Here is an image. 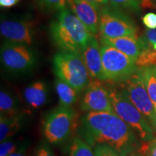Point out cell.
Instances as JSON below:
<instances>
[{
	"instance_id": "15",
	"label": "cell",
	"mask_w": 156,
	"mask_h": 156,
	"mask_svg": "<svg viewBox=\"0 0 156 156\" xmlns=\"http://www.w3.org/2000/svg\"><path fill=\"white\" fill-rule=\"evenodd\" d=\"M49 90L44 80H36L30 83L23 90V97L30 108L37 109L44 106L48 101Z\"/></svg>"
},
{
	"instance_id": "9",
	"label": "cell",
	"mask_w": 156,
	"mask_h": 156,
	"mask_svg": "<svg viewBox=\"0 0 156 156\" xmlns=\"http://www.w3.org/2000/svg\"><path fill=\"white\" fill-rule=\"evenodd\" d=\"M120 87L145 117L153 131L156 132V108L145 88L141 69L139 68L125 81L121 83Z\"/></svg>"
},
{
	"instance_id": "3",
	"label": "cell",
	"mask_w": 156,
	"mask_h": 156,
	"mask_svg": "<svg viewBox=\"0 0 156 156\" xmlns=\"http://www.w3.org/2000/svg\"><path fill=\"white\" fill-rule=\"evenodd\" d=\"M109 96L114 112L135 132L144 142L153 140L154 131L143 114L136 108L129 100L125 91L122 87L110 86Z\"/></svg>"
},
{
	"instance_id": "20",
	"label": "cell",
	"mask_w": 156,
	"mask_h": 156,
	"mask_svg": "<svg viewBox=\"0 0 156 156\" xmlns=\"http://www.w3.org/2000/svg\"><path fill=\"white\" fill-rule=\"evenodd\" d=\"M68 153L69 156H95L93 147L80 136H76L72 140Z\"/></svg>"
},
{
	"instance_id": "26",
	"label": "cell",
	"mask_w": 156,
	"mask_h": 156,
	"mask_svg": "<svg viewBox=\"0 0 156 156\" xmlns=\"http://www.w3.org/2000/svg\"><path fill=\"white\" fill-rule=\"evenodd\" d=\"M35 156H55V155L47 142L43 141L37 147Z\"/></svg>"
},
{
	"instance_id": "27",
	"label": "cell",
	"mask_w": 156,
	"mask_h": 156,
	"mask_svg": "<svg viewBox=\"0 0 156 156\" xmlns=\"http://www.w3.org/2000/svg\"><path fill=\"white\" fill-rule=\"evenodd\" d=\"M142 22L148 29L156 28V13H147L142 17Z\"/></svg>"
},
{
	"instance_id": "11",
	"label": "cell",
	"mask_w": 156,
	"mask_h": 156,
	"mask_svg": "<svg viewBox=\"0 0 156 156\" xmlns=\"http://www.w3.org/2000/svg\"><path fill=\"white\" fill-rule=\"evenodd\" d=\"M80 109L87 113H114L107 85H103L99 80H91L81 100Z\"/></svg>"
},
{
	"instance_id": "25",
	"label": "cell",
	"mask_w": 156,
	"mask_h": 156,
	"mask_svg": "<svg viewBox=\"0 0 156 156\" xmlns=\"http://www.w3.org/2000/svg\"><path fill=\"white\" fill-rule=\"evenodd\" d=\"M142 38L148 46L156 51V28L148 29L145 31V35Z\"/></svg>"
},
{
	"instance_id": "6",
	"label": "cell",
	"mask_w": 156,
	"mask_h": 156,
	"mask_svg": "<svg viewBox=\"0 0 156 156\" xmlns=\"http://www.w3.org/2000/svg\"><path fill=\"white\" fill-rule=\"evenodd\" d=\"M1 63L14 75L30 73L38 64V54L31 46L5 41L1 46Z\"/></svg>"
},
{
	"instance_id": "33",
	"label": "cell",
	"mask_w": 156,
	"mask_h": 156,
	"mask_svg": "<svg viewBox=\"0 0 156 156\" xmlns=\"http://www.w3.org/2000/svg\"><path fill=\"white\" fill-rule=\"evenodd\" d=\"M136 156H148L147 155H144V154H141L140 153H136Z\"/></svg>"
},
{
	"instance_id": "5",
	"label": "cell",
	"mask_w": 156,
	"mask_h": 156,
	"mask_svg": "<svg viewBox=\"0 0 156 156\" xmlns=\"http://www.w3.org/2000/svg\"><path fill=\"white\" fill-rule=\"evenodd\" d=\"M77 127V113L72 107L59 106L45 118L43 131L46 141L59 145L69 139Z\"/></svg>"
},
{
	"instance_id": "30",
	"label": "cell",
	"mask_w": 156,
	"mask_h": 156,
	"mask_svg": "<svg viewBox=\"0 0 156 156\" xmlns=\"http://www.w3.org/2000/svg\"><path fill=\"white\" fill-rule=\"evenodd\" d=\"M20 1V0H0V6L3 8H9L17 5Z\"/></svg>"
},
{
	"instance_id": "31",
	"label": "cell",
	"mask_w": 156,
	"mask_h": 156,
	"mask_svg": "<svg viewBox=\"0 0 156 156\" xmlns=\"http://www.w3.org/2000/svg\"><path fill=\"white\" fill-rule=\"evenodd\" d=\"M26 150L27 143L26 142H23L22 145L17 149V151L12 154H11L9 156H28L26 154Z\"/></svg>"
},
{
	"instance_id": "22",
	"label": "cell",
	"mask_w": 156,
	"mask_h": 156,
	"mask_svg": "<svg viewBox=\"0 0 156 156\" xmlns=\"http://www.w3.org/2000/svg\"><path fill=\"white\" fill-rule=\"evenodd\" d=\"M68 0H34L36 7L42 12H60L67 8Z\"/></svg>"
},
{
	"instance_id": "17",
	"label": "cell",
	"mask_w": 156,
	"mask_h": 156,
	"mask_svg": "<svg viewBox=\"0 0 156 156\" xmlns=\"http://www.w3.org/2000/svg\"><path fill=\"white\" fill-rule=\"evenodd\" d=\"M54 86L59 101V106L71 107L76 102L78 91L62 80L56 79Z\"/></svg>"
},
{
	"instance_id": "2",
	"label": "cell",
	"mask_w": 156,
	"mask_h": 156,
	"mask_svg": "<svg viewBox=\"0 0 156 156\" xmlns=\"http://www.w3.org/2000/svg\"><path fill=\"white\" fill-rule=\"evenodd\" d=\"M49 34L60 51L79 54L93 36L80 20L68 8L60 11L51 21Z\"/></svg>"
},
{
	"instance_id": "21",
	"label": "cell",
	"mask_w": 156,
	"mask_h": 156,
	"mask_svg": "<svg viewBox=\"0 0 156 156\" xmlns=\"http://www.w3.org/2000/svg\"><path fill=\"white\" fill-rule=\"evenodd\" d=\"M143 40V39H142ZM144 41V40H143ZM145 43V47L136 60V65L138 68H143L151 66H156V51Z\"/></svg>"
},
{
	"instance_id": "4",
	"label": "cell",
	"mask_w": 156,
	"mask_h": 156,
	"mask_svg": "<svg viewBox=\"0 0 156 156\" xmlns=\"http://www.w3.org/2000/svg\"><path fill=\"white\" fill-rule=\"evenodd\" d=\"M53 70L57 78L69 84L78 92L85 90L91 81L81 54L58 52L53 58Z\"/></svg>"
},
{
	"instance_id": "8",
	"label": "cell",
	"mask_w": 156,
	"mask_h": 156,
	"mask_svg": "<svg viewBox=\"0 0 156 156\" xmlns=\"http://www.w3.org/2000/svg\"><path fill=\"white\" fill-rule=\"evenodd\" d=\"M101 51L106 81L122 83L139 69L133 59L112 46L102 44Z\"/></svg>"
},
{
	"instance_id": "16",
	"label": "cell",
	"mask_w": 156,
	"mask_h": 156,
	"mask_svg": "<svg viewBox=\"0 0 156 156\" xmlns=\"http://www.w3.org/2000/svg\"><path fill=\"white\" fill-rule=\"evenodd\" d=\"M26 114H20L14 116H0V141L12 137L20 131L26 124Z\"/></svg>"
},
{
	"instance_id": "28",
	"label": "cell",
	"mask_w": 156,
	"mask_h": 156,
	"mask_svg": "<svg viewBox=\"0 0 156 156\" xmlns=\"http://www.w3.org/2000/svg\"><path fill=\"white\" fill-rule=\"evenodd\" d=\"M86 1L89 2L90 4H92L95 8L98 10V12L103 7H106L108 5V0H86Z\"/></svg>"
},
{
	"instance_id": "1",
	"label": "cell",
	"mask_w": 156,
	"mask_h": 156,
	"mask_svg": "<svg viewBox=\"0 0 156 156\" xmlns=\"http://www.w3.org/2000/svg\"><path fill=\"white\" fill-rule=\"evenodd\" d=\"M79 132L93 148L108 145L121 155L136 153L142 145L135 132L115 113H86L80 119Z\"/></svg>"
},
{
	"instance_id": "32",
	"label": "cell",
	"mask_w": 156,
	"mask_h": 156,
	"mask_svg": "<svg viewBox=\"0 0 156 156\" xmlns=\"http://www.w3.org/2000/svg\"><path fill=\"white\" fill-rule=\"evenodd\" d=\"M148 156H156V140L154 139L149 142L147 154Z\"/></svg>"
},
{
	"instance_id": "7",
	"label": "cell",
	"mask_w": 156,
	"mask_h": 156,
	"mask_svg": "<svg viewBox=\"0 0 156 156\" xmlns=\"http://www.w3.org/2000/svg\"><path fill=\"white\" fill-rule=\"evenodd\" d=\"M98 12V30L101 37L137 36V27L123 11L106 6L100 9Z\"/></svg>"
},
{
	"instance_id": "34",
	"label": "cell",
	"mask_w": 156,
	"mask_h": 156,
	"mask_svg": "<svg viewBox=\"0 0 156 156\" xmlns=\"http://www.w3.org/2000/svg\"><path fill=\"white\" fill-rule=\"evenodd\" d=\"M155 140H156V139H155Z\"/></svg>"
},
{
	"instance_id": "29",
	"label": "cell",
	"mask_w": 156,
	"mask_h": 156,
	"mask_svg": "<svg viewBox=\"0 0 156 156\" xmlns=\"http://www.w3.org/2000/svg\"><path fill=\"white\" fill-rule=\"evenodd\" d=\"M140 6L143 9H155L156 0H140Z\"/></svg>"
},
{
	"instance_id": "14",
	"label": "cell",
	"mask_w": 156,
	"mask_h": 156,
	"mask_svg": "<svg viewBox=\"0 0 156 156\" xmlns=\"http://www.w3.org/2000/svg\"><path fill=\"white\" fill-rule=\"evenodd\" d=\"M101 42L102 44L108 45L119 50L135 62L145 47V43L142 38H138L137 36H124L119 38L101 37Z\"/></svg>"
},
{
	"instance_id": "23",
	"label": "cell",
	"mask_w": 156,
	"mask_h": 156,
	"mask_svg": "<svg viewBox=\"0 0 156 156\" xmlns=\"http://www.w3.org/2000/svg\"><path fill=\"white\" fill-rule=\"evenodd\" d=\"M109 6L118 9H129L137 12L140 9V0H108Z\"/></svg>"
},
{
	"instance_id": "19",
	"label": "cell",
	"mask_w": 156,
	"mask_h": 156,
	"mask_svg": "<svg viewBox=\"0 0 156 156\" xmlns=\"http://www.w3.org/2000/svg\"><path fill=\"white\" fill-rule=\"evenodd\" d=\"M147 92L156 108V66L140 68Z\"/></svg>"
},
{
	"instance_id": "24",
	"label": "cell",
	"mask_w": 156,
	"mask_h": 156,
	"mask_svg": "<svg viewBox=\"0 0 156 156\" xmlns=\"http://www.w3.org/2000/svg\"><path fill=\"white\" fill-rule=\"evenodd\" d=\"M11 138L1 142L0 156H9L11 154L16 152L23 143V142H19L17 140L11 139Z\"/></svg>"
},
{
	"instance_id": "10",
	"label": "cell",
	"mask_w": 156,
	"mask_h": 156,
	"mask_svg": "<svg viewBox=\"0 0 156 156\" xmlns=\"http://www.w3.org/2000/svg\"><path fill=\"white\" fill-rule=\"evenodd\" d=\"M0 32L5 41L31 46L35 41L36 25L28 18H3Z\"/></svg>"
},
{
	"instance_id": "13",
	"label": "cell",
	"mask_w": 156,
	"mask_h": 156,
	"mask_svg": "<svg viewBox=\"0 0 156 156\" xmlns=\"http://www.w3.org/2000/svg\"><path fill=\"white\" fill-rule=\"evenodd\" d=\"M67 8L80 20L91 34H97L98 30L99 12L92 4L86 0H68Z\"/></svg>"
},
{
	"instance_id": "12",
	"label": "cell",
	"mask_w": 156,
	"mask_h": 156,
	"mask_svg": "<svg viewBox=\"0 0 156 156\" xmlns=\"http://www.w3.org/2000/svg\"><path fill=\"white\" fill-rule=\"evenodd\" d=\"M81 56L91 78L106 81L103 75L101 46L93 35L82 50Z\"/></svg>"
},
{
	"instance_id": "18",
	"label": "cell",
	"mask_w": 156,
	"mask_h": 156,
	"mask_svg": "<svg viewBox=\"0 0 156 156\" xmlns=\"http://www.w3.org/2000/svg\"><path fill=\"white\" fill-rule=\"evenodd\" d=\"M0 112L5 116H14L21 113L18 98L5 90L0 92Z\"/></svg>"
}]
</instances>
